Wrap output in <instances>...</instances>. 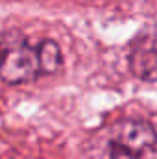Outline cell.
I'll return each instance as SVG.
<instances>
[{
  "label": "cell",
  "instance_id": "cell-1",
  "mask_svg": "<svg viewBox=\"0 0 157 159\" xmlns=\"http://www.w3.org/2000/svg\"><path fill=\"white\" fill-rule=\"evenodd\" d=\"M155 152V131L144 120H124L115 126L109 159H144Z\"/></svg>",
  "mask_w": 157,
  "mask_h": 159
},
{
  "label": "cell",
  "instance_id": "cell-2",
  "mask_svg": "<svg viewBox=\"0 0 157 159\" xmlns=\"http://www.w3.org/2000/svg\"><path fill=\"white\" fill-rule=\"evenodd\" d=\"M43 76L37 44L26 41L7 44L0 50V78L9 85L28 83Z\"/></svg>",
  "mask_w": 157,
  "mask_h": 159
},
{
  "label": "cell",
  "instance_id": "cell-3",
  "mask_svg": "<svg viewBox=\"0 0 157 159\" xmlns=\"http://www.w3.org/2000/svg\"><path fill=\"white\" fill-rule=\"evenodd\" d=\"M129 65L137 78L144 81L155 80V39L154 34H142L131 46Z\"/></svg>",
  "mask_w": 157,
  "mask_h": 159
},
{
  "label": "cell",
  "instance_id": "cell-4",
  "mask_svg": "<svg viewBox=\"0 0 157 159\" xmlns=\"http://www.w3.org/2000/svg\"><path fill=\"white\" fill-rule=\"evenodd\" d=\"M39 48V59H41V69H43V76L44 74H54L59 70L61 67V50L57 46V43L50 39H43L37 44Z\"/></svg>",
  "mask_w": 157,
  "mask_h": 159
}]
</instances>
